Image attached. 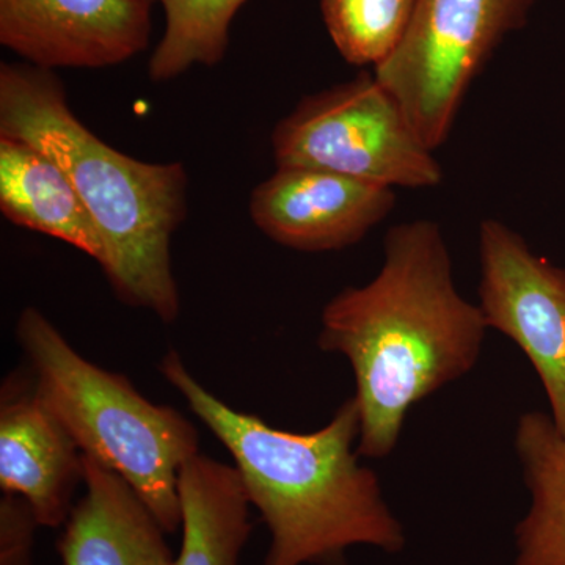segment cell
Masks as SVG:
<instances>
[{
    "label": "cell",
    "instance_id": "cell-18",
    "mask_svg": "<svg viewBox=\"0 0 565 565\" xmlns=\"http://www.w3.org/2000/svg\"><path fill=\"white\" fill-rule=\"evenodd\" d=\"M143 2L151 3V6H152V3H154V2H159V0H143Z\"/></svg>",
    "mask_w": 565,
    "mask_h": 565
},
{
    "label": "cell",
    "instance_id": "cell-6",
    "mask_svg": "<svg viewBox=\"0 0 565 565\" xmlns=\"http://www.w3.org/2000/svg\"><path fill=\"white\" fill-rule=\"evenodd\" d=\"M535 0H418L411 28L374 76L430 151L444 147L476 77Z\"/></svg>",
    "mask_w": 565,
    "mask_h": 565
},
{
    "label": "cell",
    "instance_id": "cell-2",
    "mask_svg": "<svg viewBox=\"0 0 565 565\" xmlns=\"http://www.w3.org/2000/svg\"><path fill=\"white\" fill-rule=\"evenodd\" d=\"M159 371L233 457L248 501L269 530L263 565H345L352 546L404 548V527L384 500L377 473L359 462L353 396L321 429L297 434L223 403L174 351Z\"/></svg>",
    "mask_w": 565,
    "mask_h": 565
},
{
    "label": "cell",
    "instance_id": "cell-14",
    "mask_svg": "<svg viewBox=\"0 0 565 565\" xmlns=\"http://www.w3.org/2000/svg\"><path fill=\"white\" fill-rule=\"evenodd\" d=\"M515 452L531 504L515 527L514 565H565V435L550 414L520 415Z\"/></svg>",
    "mask_w": 565,
    "mask_h": 565
},
{
    "label": "cell",
    "instance_id": "cell-9",
    "mask_svg": "<svg viewBox=\"0 0 565 565\" xmlns=\"http://www.w3.org/2000/svg\"><path fill=\"white\" fill-rule=\"evenodd\" d=\"M396 206L386 185L327 170L277 167L256 185L250 215L274 243L297 252H338L359 244Z\"/></svg>",
    "mask_w": 565,
    "mask_h": 565
},
{
    "label": "cell",
    "instance_id": "cell-7",
    "mask_svg": "<svg viewBox=\"0 0 565 565\" xmlns=\"http://www.w3.org/2000/svg\"><path fill=\"white\" fill-rule=\"evenodd\" d=\"M479 258L478 305L487 326L525 353L565 435V269L535 255L522 234L497 218L479 225Z\"/></svg>",
    "mask_w": 565,
    "mask_h": 565
},
{
    "label": "cell",
    "instance_id": "cell-12",
    "mask_svg": "<svg viewBox=\"0 0 565 565\" xmlns=\"http://www.w3.org/2000/svg\"><path fill=\"white\" fill-rule=\"evenodd\" d=\"M0 211L14 225L103 263L102 236L70 178L39 148L7 136H0Z\"/></svg>",
    "mask_w": 565,
    "mask_h": 565
},
{
    "label": "cell",
    "instance_id": "cell-5",
    "mask_svg": "<svg viewBox=\"0 0 565 565\" xmlns=\"http://www.w3.org/2000/svg\"><path fill=\"white\" fill-rule=\"evenodd\" d=\"M277 167L327 170L386 188L434 189L445 172L374 73L307 96L277 126Z\"/></svg>",
    "mask_w": 565,
    "mask_h": 565
},
{
    "label": "cell",
    "instance_id": "cell-3",
    "mask_svg": "<svg viewBox=\"0 0 565 565\" xmlns=\"http://www.w3.org/2000/svg\"><path fill=\"white\" fill-rule=\"evenodd\" d=\"M0 136L39 148L73 182L102 236L99 266L120 302L173 322L180 292L170 248L188 212L184 166L139 161L104 143L71 110L54 71L31 63L0 65Z\"/></svg>",
    "mask_w": 565,
    "mask_h": 565
},
{
    "label": "cell",
    "instance_id": "cell-13",
    "mask_svg": "<svg viewBox=\"0 0 565 565\" xmlns=\"http://www.w3.org/2000/svg\"><path fill=\"white\" fill-rule=\"evenodd\" d=\"M178 494L182 544L173 565H239L252 504L236 468L199 452L181 468Z\"/></svg>",
    "mask_w": 565,
    "mask_h": 565
},
{
    "label": "cell",
    "instance_id": "cell-17",
    "mask_svg": "<svg viewBox=\"0 0 565 565\" xmlns=\"http://www.w3.org/2000/svg\"><path fill=\"white\" fill-rule=\"evenodd\" d=\"M39 526L28 501L17 494L3 493L0 500V565H32Z\"/></svg>",
    "mask_w": 565,
    "mask_h": 565
},
{
    "label": "cell",
    "instance_id": "cell-4",
    "mask_svg": "<svg viewBox=\"0 0 565 565\" xmlns=\"http://www.w3.org/2000/svg\"><path fill=\"white\" fill-rule=\"evenodd\" d=\"M41 403L92 457L125 479L167 534L181 527L178 479L199 455V433L180 412L141 396L125 375L88 362L36 308L17 323Z\"/></svg>",
    "mask_w": 565,
    "mask_h": 565
},
{
    "label": "cell",
    "instance_id": "cell-1",
    "mask_svg": "<svg viewBox=\"0 0 565 565\" xmlns=\"http://www.w3.org/2000/svg\"><path fill=\"white\" fill-rule=\"evenodd\" d=\"M487 330L479 305L457 291L440 225L392 226L379 274L323 307L318 337L323 352L351 363L360 457L392 455L412 408L473 370Z\"/></svg>",
    "mask_w": 565,
    "mask_h": 565
},
{
    "label": "cell",
    "instance_id": "cell-8",
    "mask_svg": "<svg viewBox=\"0 0 565 565\" xmlns=\"http://www.w3.org/2000/svg\"><path fill=\"white\" fill-rule=\"evenodd\" d=\"M143 0H0V43L31 65L106 68L147 50Z\"/></svg>",
    "mask_w": 565,
    "mask_h": 565
},
{
    "label": "cell",
    "instance_id": "cell-10",
    "mask_svg": "<svg viewBox=\"0 0 565 565\" xmlns=\"http://www.w3.org/2000/svg\"><path fill=\"white\" fill-rule=\"evenodd\" d=\"M79 484V446L41 403L32 374H10L0 392V489L28 501L40 526L61 527Z\"/></svg>",
    "mask_w": 565,
    "mask_h": 565
},
{
    "label": "cell",
    "instance_id": "cell-11",
    "mask_svg": "<svg viewBox=\"0 0 565 565\" xmlns=\"http://www.w3.org/2000/svg\"><path fill=\"white\" fill-rule=\"evenodd\" d=\"M84 486L58 539L62 565H173L166 531L125 479L84 456Z\"/></svg>",
    "mask_w": 565,
    "mask_h": 565
},
{
    "label": "cell",
    "instance_id": "cell-16",
    "mask_svg": "<svg viewBox=\"0 0 565 565\" xmlns=\"http://www.w3.org/2000/svg\"><path fill=\"white\" fill-rule=\"evenodd\" d=\"M418 0H321V13L345 62L374 66L388 61L411 28Z\"/></svg>",
    "mask_w": 565,
    "mask_h": 565
},
{
    "label": "cell",
    "instance_id": "cell-15",
    "mask_svg": "<svg viewBox=\"0 0 565 565\" xmlns=\"http://www.w3.org/2000/svg\"><path fill=\"white\" fill-rule=\"evenodd\" d=\"M166 10V31L148 65L150 79L172 81L192 66L223 61L230 25L247 0H159Z\"/></svg>",
    "mask_w": 565,
    "mask_h": 565
}]
</instances>
